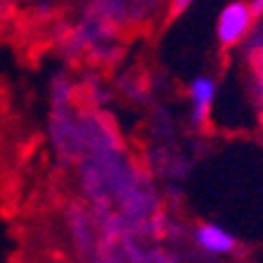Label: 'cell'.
<instances>
[{"instance_id":"1","label":"cell","mask_w":263,"mask_h":263,"mask_svg":"<svg viewBox=\"0 0 263 263\" xmlns=\"http://www.w3.org/2000/svg\"><path fill=\"white\" fill-rule=\"evenodd\" d=\"M256 12L251 10V3L245 0H235L226 5L218 14V24H216V36L223 48H233L239 45L254 31Z\"/></svg>"},{"instance_id":"2","label":"cell","mask_w":263,"mask_h":263,"mask_svg":"<svg viewBox=\"0 0 263 263\" xmlns=\"http://www.w3.org/2000/svg\"><path fill=\"white\" fill-rule=\"evenodd\" d=\"M195 242L209 256H228V254H233L235 247H237L233 233H228L226 228L216 226V223H202V226L197 228Z\"/></svg>"},{"instance_id":"3","label":"cell","mask_w":263,"mask_h":263,"mask_svg":"<svg viewBox=\"0 0 263 263\" xmlns=\"http://www.w3.org/2000/svg\"><path fill=\"white\" fill-rule=\"evenodd\" d=\"M216 81L211 76H197L190 83V104H192V121L202 126L211 114V107L216 102Z\"/></svg>"},{"instance_id":"4","label":"cell","mask_w":263,"mask_h":263,"mask_svg":"<svg viewBox=\"0 0 263 263\" xmlns=\"http://www.w3.org/2000/svg\"><path fill=\"white\" fill-rule=\"evenodd\" d=\"M261 17H263V14H261ZM254 48H256L258 52H261V55H263V19H261V22H258L256 31H254Z\"/></svg>"},{"instance_id":"5","label":"cell","mask_w":263,"mask_h":263,"mask_svg":"<svg viewBox=\"0 0 263 263\" xmlns=\"http://www.w3.org/2000/svg\"><path fill=\"white\" fill-rule=\"evenodd\" d=\"M187 5H192V0H171V7L173 12H183Z\"/></svg>"},{"instance_id":"6","label":"cell","mask_w":263,"mask_h":263,"mask_svg":"<svg viewBox=\"0 0 263 263\" xmlns=\"http://www.w3.org/2000/svg\"><path fill=\"white\" fill-rule=\"evenodd\" d=\"M251 10L256 12V17L263 14V0H251Z\"/></svg>"},{"instance_id":"7","label":"cell","mask_w":263,"mask_h":263,"mask_svg":"<svg viewBox=\"0 0 263 263\" xmlns=\"http://www.w3.org/2000/svg\"><path fill=\"white\" fill-rule=\"evenodd\" d=\"M258 81H261V86H263V60H261V71H258Z\"/></svg>"}]
</instances>
